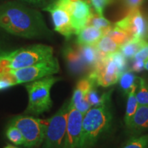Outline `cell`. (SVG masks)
<instances>
[{"label":"cell","mask_w":148,"mask_h":148,"mask_svg":"<svg viewBox=\"0 0 148 148\" xmlns=\"http://www.w3.org/2000/svg\"><path fill=\"white\" fill-rule=\"evenodd\" d=\"M0 27L23 38L49 39L53 36L41 12L16 1L0 5Z\"/></svg>","instance_id":"cell-1"},{"label":"cell","mask_w":148,"mask_h":148,"mask_svg":"<svg viewBox=\"0 0 148 148\" xmlns=\"http://www.w3.org/2000/svg\"><path fill=\"white\" fill-rule=\"evenodd\" d=\"M112 113L110 105L92 107L83 116L79 148H91L110 130Z\"/></svg>","instance_id":"cell-2"},{"label":"cell","mask_w":148,"mask_h":148,"mask_svg":"<svg viewBox=\"0 0 148 148\" xmlns=\"http://www.w3.org/2000/svg\"><path fill=\"white\" fill-rule=\"evenodd\" d=\"M53 56V48L43 44L5 51L0 56V73L32 66Z\"/></svg>","instance_id":"cell-3"},{"label":"cell","mask_w":148,"mask_h":148,"mask_svg":"<svg viewBox=\"0 0 148 148\" xmlns=\"http://www.w3.org/2000/svg\"><path fill=\"white\" fill-rule=\"evenodd\" d=\"M127 69V60L120 51L101 57L95 67L88 73L97 86L108 87L119 81Z\"/></svg>","instance_id":"cell-4"},{"label":"cell","mask_w":148,"mask_h":148,"mask_svg":"<svg viewBox=\"0 0 148 148\" xmlns=\"http://www.w3.org/2000/svg\"><path fill=\"white\" fill-rule=\"evenodd\" d=\"M59 80V77L50 75L27 83L25 87L28 93L29 101L24 114L39 115L50 110L52 106L51 88Z\"/></svg>","instance_id":"cell-5"},{"label":"cell","mask_w":148,"mask_h":148,"mask_svg":"<svg viewBox=\"0 0 148 148\" xmlns=\"http://www.w3.org/2000/svg\"><path fill=\"white\" fill-rule=\"evenodd\" d=\"M10 124L14 125L20 130L24 139V147L32 148L40 145L43 142L47 119L19 115L12 118Z\"/></svg>","instance_id":"cell-6"},{"label":"cell","mask_w":148,"mask_h":148,"mask_svg":"<svg viewBox=\"0 0 148 148\" xmlns=\"http://www.w3.org/2000/svg\"><path fill=\"white\" fill-rule=\"evenodd\" d=\"M70 108V100L66 101L51 118L47 119L44 148H62Z\"/></svg>","instance_id":"cell-7"},{"label":"cell","mask_w":148,"mask_h":148,"mask_svg":"<svg viewBox=\"0 0 148 148\" xmlns=\"http://www.w3.org/2000/svg\"><path fill=\"white\" fill-rule=\"evenodd\" d=\"M60 65L57 58L53 56L49 60L38 62L34 65L11 70L15 75L18 84L28 83L58 73Z\"/></svg>","instance_id":"cell-8"},{"label":"cell","mask_w":148,"mask_h":148,"mask_svg":"<svg viewBox=\"0 0 148 148\" xmlns=\"http://www.w3.org/2000/svg\"><path fill=\"white\" fill-rule=\"evenodd\" d=\"M64 6L69 12L71 24L76 35L86 25L93 12L89 0H56Z\"/></svg>","instance_id":"cell-9"},{"label":"cell","mask_w":148,"mask_h":148,"mask_svg":"<svg viewBox=\"0 0 148 148\" xmlns=\"http://www.w3.org/2000/svg\"><path fill=\"white\" fill-rule=\"evenodd\" d=\"M114 24L128 33L132 38L146 40L147 22L140 8L130 10L124 18Z\"/></svg>","instance_id":"cell-10"},{"label":"cell","mask_w":148,"mask_h":148,"mask_svg":"<svg viewBox=\"0 0 148 148\" xmlns=\"http://www.w3.org/2000/svg\"><path fill=\"white\" fill-rule=\"evenodd\" d=\"M51 14L54 30L69 39L75 32L71 24V18L66 9L55 0L53 2L43 9Z\"/></svg>","instance_id":"cell-11"},{"label":"cell","mask_w":148,"mask_h":148,"mask_svg":"<svg viewBox=\"0 0 148 148\" xmlns=\"http://www.w3.org/2000/svg\"><path fill=\"white\" fill-rule=\"evenodd\" d=\"M83 116L84 115L77 109L70 108L62 148H79Z\"/></svg>","instance_id":"cell-12"},{"label":"cell","mask_w":148,"mask_h":148,"mask_svg":"<svg viewBox=\"0 0 148 148\" xmlns=\"http://www.w3.org/2000/svg\"><path fill=\"white\" fill-rule=\"evenodd\" d=\"M63 56L71 73L78 75L89 70L83 60L77 45L66 46L63 49Z\"/></svg>","instance_id":"cell-13"},{"label":"cell","mask_w":148,"mask_h":148,"mask_svg":"<svg viewBox=\"0 0 148 148\" xmlns=\"http://www.w3.org/2000/svg\"><path fill=\"white\" fill-rule=\"evenodd\" d=\"M127 127L134 134H139L147 130L148 104L138 106Z\"/></svg>","instance_id":"cell-14"},{"label":"cell","mask_w":148,"mask_h":148,"mask_svg":"<svg viewBox=\"0 0 148 148\" xmlns=\"http://www.w3.org/2000/svg\"><path fill=\"white\" fill-rule=\"evenodd\" d=\"M76 35L77 45H95L104 35V32L91 25H86L81 29Z\"/></svg>","instance_id":"cell-15"},{"label":"cell","mask_w":148,"mask_h":148,"mask_svg":"<svg viewBox=\"0 0 148 148\" xmlns=\"http://www.w3.org/2000/svg\"><path fill=\"white\" fill-rule=\"evenodd\" d=\"M97 86H92L86 95V99L90 106L99 107L110 105L112 90L100 92L97 89Z\"/></svg>","instance_id":"cell-16"},{"label":"cell","mask_w":148,"mask_h":148,"mask_svg":"<svg viewBox=\"0 0 148 148\" xmlns=\"http://www.w3.org/2000/svg\"><path fill=\"white\" fill-rule=\"evenodd\" d=\"M77 46H78L79 51L82 55L85 64L90 71L100 60V55L95 45H77Z\"/></svg>","instance_id":"cell-17"},{"label":"cell","mask_w":148,"mask_h":148,"mask_svg":"<svg viewBox=\"0 0 148 148\" xmlns=\"http://www.w3.org/2000/svg\"><path fill=\"white\" fill-rule=\"evenodd\" d=\"M95 46L101 57L106 56L110 53L119 51V48L121 47L107 35H103Z\"/></svg>","instance_id":"cell-18"},{"label":"cell","mask_w":148,"mask_h":148,"mask_svg":"<svg viewBox=\"0 0 148 148\" xmlns=\"http://www.w3.org/2000/svg\"><path fill=\"white\" fill-rule=\"evenodd\" d=\"M145 41L146 40L145 39L132 38L121 45L119 48V51L124 56L125 58L132 60L134 55L139 50Z\"/></svg>","instance_id":"cell-19"},{"label":"cell","mask_w":148,"mask_h":148,"mask_svg":"<svg viewBox=\"0 0 148 148\" xmlns=\"http://www.w3.org/2000/svg\"><path fill=\"white\" fill-rule=\"evenodd\" d=\"M138 82L130 90L129 93L127 94V106H126V110H125V114L124 121L125 125H127L129 123L132 117L134 115V114L136 112V109L138 107V103L136 99V91L137 88Z\"/></svg>","instance_id":"cell-20"},{"label":"cell","mask_w":148,"mask_h":148,"mask_svg":"<svg viewBox=\"0 0 148 148\" xmlns=\"http://www.w3.org/2000/svg\"><path fill=\"white\" fill-rule=\"evenodd\" d=\"M138 77L135 76L134 72L130 71H125L121 74L119 77V86L121 90L125 94H128L132 88L135 84H137Z\"/></svg>","instance_id":"cell-21"},{"label":"cell","mask_w":148,"mask_h":148,"mask_svg":"<svg viewBox=\"0 0 148 148\" xmlns=\"http://www.w3.org/2000/svg\"><path fill=\"white\" fill-rule=\"evenodd\" d=\"M104 35H107L108 36L110 37L120 46L132 38L128 33L120 29L119 27H116V25H114V24H113V26L105 33Z\"/></svg>","instance_id":"cell-22"},{"label":"cell","mask_w":148,"mask_h":148,"mask_svg":"<svg viewBox=\"0 0 148 148\" xmlns=\"http://www.w3.org/2000/svg\"><path fill=\"white\" fill-rule=\"evenodd\" d=\"M86 25H91L96 28L101 29L103 32L106 33L111 27L113 26V23L106 19L103 16H99L97 14L92 13L88 19Z\"/></svg>","instance_id":"cell-23"},{"label":"cell","mask_w":148,"mask_h":148,"mask_svg":"<svg viewBox=\"0 0 148 148\" xmlns=\"http://www.w3.org/2000/svg\"><path fill=\"white\" fill-rule=\"evenodd\" d=\"M136 97L138 106L148 104V84L143 78L138 77Z\"/></svg>","instance_id":"cell-24"},{"label":"cell","mask_w":148,"mask_h":148,"mask_svg":"<svg viewBox=\"0 0 148 148\" xmlns=\"http://www.w3.org/2000/svg\"><path fill=\"white\" fill-rule=\"evenodd\" d=\"M5 136L9 140L16 145H23L24 139L23 135L17 127L10 124L5 130Z\"/></svg>","instance_id":"cell-25"},{"label":"cell","mask_w":148,"mask_h":148,"mask_svg":"<svg viewBox=\"0 0 148 148\" xmlns=\"http://www.w3.org/2000/svg\"><path fill=\"white\" fill-rule=\"evenodd\" d=\"M16 84H18L17 80L11 70L0 73V90L7 89Z\"/></svg>","instance_id":"cell-26"},{"label":"cell","mask_w":148,"mask_h":148,"mask_svg":"<svg viewBox=\"0 0 148 148\" xmlns=\"http://www.w3.org/2000/svg\"><path fill=\"white\" fill-rule=\"evenodd\" d=\"M122 148H148V134L131 138Z\"/></svg>","instance_id":"cell-27"},{"label":"cell","mask_w":148,"mask_h":148,"mask_svg":"<svg viewBox=\"0 0 148 148\" xmlns=\"http://www.w3.org/2000/svg\"><path fill=\"white\" fill-rule=\"evenodd\" d=\"M90 4L93 7L95 13L99 16H103V10L109 4L108 0H89Z\"/></svg>","instance_id":"cell-28"},{"label":"cell","mask_w":148,"mask_h":148,"mask_svg":"<svg viewBox=\"0 0 148 148\" xmlns=\"http://www.w3.org/2000/svg\"><path fill=\"white\" fill-rule=\"evenodd\" d=\"M148 60V41L146 40L140 49L136 52L132 60H138L145 62Z\"/></svg>","instance_id":"cell-29"},{"label":"cell","mask_w":148,"mask_h":148,"mask_svg":"<svg viewBox=\"0 0 148 148\" xmlns=\"http://www.w3.org/2000/svg\"><path fill=\"white\" fill-rule=\"evenodd\" d=\"M21 1L32 5L33 6L37 7V8H40L43 10L48 5L51 4L55 0H21Z\"/></svg>","instance_id":"cell-30"},{"label":"cell","mask_w":148,"mask_h":148,"mask_svg":"<svg viewBox=\"0 0 148 148\" xmlns=\"http://www.w3.org/2000/svg\"><path fill=\"white\" fill-rule=\"evenodd\" d=\"M143 1L144 0H123L124 6L129 10L140 8Z\"/></svg>","instance_id":"cell-31"},{"label":"cell","mask_w":148,"mask_h":148,"mask_svg":"<svg viewBox=\"0 0 148 148\" xmlns=\"http://www.w3.org/2000/svg\"><path fill=\"white\" fill-rule=\"evenodd\" d=\"M144 66H145V62L138 60H132L130 71L135 72V73H138V72L142 71L143 69H145Z\"/></svg>","instance_id":"cell-32"},{"label":"cell","mask_w":148,"mask_h":148,"mask_svg":"<svg viewBox=\"0 0 148 148\" xmlns=\"http://www.w3.org/2000/svg\"><path fill=\"white\" fill-rule=\"evenodd\" d=\"M145 19L146 22H147V34H146V40L148 41V14H147V16H145Z\"/></svg>","instance_id":"cell-33"},{"label":"cell","mask_w":148,"mask_h":148,"mask_svg":"<svg viewBox=\"0 0 148 148\" xmlns=\"http://www.w3.org/2000/svg\"><path fill=\"white\" fill-rule=\"evenodd\" d=\"M4 148H18V147H16L15 146L12 145H7L5 147H4Z\"/></svg>","instance_id":"cell-34"},{"label":"cell","mask_w":148,"mask_h":148,"mask_svg":"<svg viewBox=\"0 0 148 148\" xmlns=\"http://www.w3.org/2000/svg\"><path fill=\"white\" fill-rule=\"evenodd\" d=\"M144 68H145V70H147V71H148V60L145 62V66H144Z\"/></svg>","instance_id":"cell-35"},{"label":"cell","mask_w":148,"mask_h":148,"mask_svg":"<svg viewBox=\"0 0 148 148\" xmlns=\"http://www.w3.org/2000/svg\"><path fill=\"white\" fill-rule=\"evenodd\" d=\"M5 52V51H3V50H2V49H1V47H0V56H1V55H2L3 54V53H4Z\"/></svg>","instance_id":"cell-36"},{"label":"cell","mask_w":148,"mask_h":148,"mask_svg":"<svg viewBox=\"0 0 148 148\" xmlns=\"http://www.w3.org/2000/svg\"><path fill=\"white\" fill-rule=\"evenodd\" d=\"M114 1H115V0H108V1H109V3H111L114 2Z\"/></svg>","instance_id":"cell-37"}]
</instances>
